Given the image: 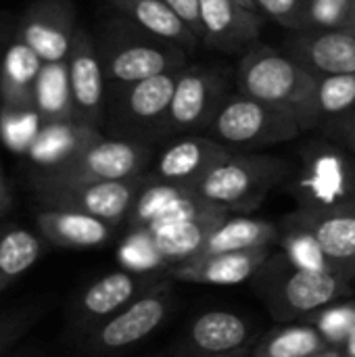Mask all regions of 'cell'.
Here are the masks:
<instances>
[{
  "mask_svg": "<svg viewBox=\"0 0 355 357\" xmlns=\"http://www.w3.org/2000/svg\"><path fill=\"white\" fill-rule=\"evenodd\" d=\"M239 92L291 113L305 130L318 126L316 77L287 52L270 46H251L236 73Z\"/></svg>",
  "mask_w": 355,
  "mask_h": 357,
  "instance_id": "6da1fadb",
  "label": "cell"
},
{
  "mask_svg": "<svg viewBox=\"0 0 355 357\" xmlns=\"http://www.w3.org/2000/svg\"><path fill=\"white\" fill-rule=\"evenodd\" d=\"M255 284L278 324L299 322L310 314L354 295L352 280L345 276L337 272L297 270L285 255L274 253L257 272Z\"/></svg>",
  "mask_w": 355,
  "mask_h": 357,
  "instance_id": "7a4b0ae2",
  "label": "cell"
},
{
  "mask_svg": "<svg viewBox=\"0 0 355 357\" xmlns=\"http://www.w3.org/2000/svg\"><path fill=\"white\" fill-rule=\"evenodd\" d=\"M289 178V165L266 153H230L213 165L195 190L230 213L257 209L268 192Z\"/></svg>",
  "mask_w": 355,
  "mask_h": 357,
  "instance_id": "3957f363",
  "label": "cell"
},
{
  "mask_svg": "<svg viewBox=\"0 0 355 357\" xmlns=\"http://www.w3.org/2000/svg\"><path fill=\"white\" fill-rule=\"evenodd\" d=\"M299 134H303V128L291 113L243 92L228 96L207 128V136L232 153H253L289 142Z\"/></svg>",
  "mask_w": 355,
  "mask_h": 357,
  "instance_id": "277c9868",
  "label": "cell"
},
{
  "mask_svg": "<svg viewBox=\"0 0 355 357\" xmlns=\"http://www.w3.org/2000/svg\"><path fill=\"white\" fill-rule=\"evenodd\" d=\"M98 50L105 67L107 88H111L113 94L146 77L180 71L188 65V52L182 46L161 40L138 25L111 31Z\"/></svg>",
  "mask_w": 355,
  "mask_h": 357,
  "instance_id": "5b68a950",
  "label": "cell"
},
{
  "mask_svg": "<svg viewBox=\"0 0 355 357\" xmlns=\"http://www.w3.org/2000/svg\"><path fill=\"white\" fill-rule=\"evenodd\" d=\"M144 182L146 174L113 182H63L44 178L40 174L31 176L36 199L44 207L88 213L111 226H119L130 218Z\"/></svg>",
  "mask_w": 355,
  "mask_h": 357,
  "instance_id": "8992f818",
  "label": "cell"
},
{
  "mask_svg": "<svg viewBox=\"0 0 355 357\" xmlns=\"http://www.w3.org/2000/svg\"><path fill=\"white\" fill-rule=\"evenodd\" d=\"M299 211H322L355 199V155L333 144L305 151L299 172L289 184Z\"/></svg>",
  "mask_w": 355,
  "mask_h": 357,
  "instance_id": "52a82bcc",
  "label": "cell"
},
{
  "mask_svg": "<svg viewBox=\"0 0 355 357\" xmlns=\"http://www.w3.org/2000/svg\"><path fill=\"white\" fill-rule=\"evenodd\" d=\"M155 159V151L149 142L140 138H96L86 144L75 157L67 163L48 169L36 172L50 180L63 182H113L130 180L149 172Z\"/></svg>",
  "mask_w": 355,
  "mask_h": 357,
  "instance_id": "ba28073f",
  "label": "cell"
},
{
  "mask_svg": "<svg viewBox=\"0 0 355 357\" xmlns=\"http://www.w3.org/2000/svg\"><path fill=\"white\" fill-rule=\"evenodd\" d=\"M172 282L174 280L165 274L121 312L103 322L92 335H88V349L94 354L121 351L159 331L174 312Z\"/></svg>",
  "mask_w": 355,
  "mask_h": 357,
  "instance_id": "9c48e42d",
  "label": "cell"
},
{
  "mask_svg": "<svg viewBox=\"0 0 355 357\" xmlns=\"http://www.w3.org/2000/svg\"><path fill=\"white\" fill-rule=\"evenodd\" d=\"M226 98V79L220 71L201 65H186L178 75L161 134L178 138L207 132Z\"/></svg>",
  "mask_w": 355,
  "mask_h": 357,
  "instance_id": "30bf717a",
  "label": "cell"
},
{
  "mask_svg": "<svg viewBox=\"0 0 355 357\" xmlns=\"http://www.w3.org/2000/svg\"><path fill=\"white\" fill-rule=\"evenodd\" d=\"M167 272H130L117 270L100 276L82 291L71 312V326L77 335H92L103 322L121 312L138 295L151 289Z\"/></svg>",
  "mask_w": 355,
  "mask_h": 357,
  "instance_id": "8fae6325",
  "label": "cell"
},
{
  "mask_svg": "<svg viewBox=\"0 0 355 357\" xmlns=\"http://www.w3.org/2000/svg\"><path fill=\"white\" fill-rule=\"evenodd\" d=\"M67 73L73 100V119L100 130L105 119L107 77L100 50L84 27H77L75 31L71 52L67 56Z\"/></svg>",
  "mask_w": 355,
  "mask_h": 357,
  "instance_id": "7c38bea8",
  "label": "cell"
},
{
  "mask_svg": "<svg viewBox=\"0 0 355 357\" xmlns=\"http://www.w3.org/2000/svg\"><path fill=\"white\" fill-rule=\"evenodd\" d=\"M75 10L69 0H36L23 13L17 36L44 63H63L75 38Z\"/></svg>",
  "mask_w": 355,
  "mask_h": 357,
  "instance_id": "4fadbf2b",
  "label": "cell"
},
{
  "mask_svg": "<svg viewBox=\"0 0 355 357\" xmlns=\"http://www.w3.org/2000/svg\"><path fill=\"white\" fill-rule=\"evenodd\" d=\"M230 153L232 151L207 134L178 136L153 159L149 174L159 182L195 188L203 176Z\"/></svg>",
  "mask_w": 355,
  "mask_h": 357,
  "instance_id": "5bb4252c",
  "label": "cell"
},
{
  "mask_svg": "<svg viewBox=\"0 0 355 357\" xmlns=\"http://www.w3.org/2000/svg\"><path fill=\"white\" fill-rule=\"evenodd\" d=\"M182 71V69H180ZM180 71H167L115 92V123L130 134L161 132Z\"/></svg>",
  "mask_w": 355,
  "mask_h": 357,
  "instance_id": "9a60e30c",
  "label": "cell"
},
{
  "mask_svg": "<svg viewBox=\"0 0 355 357\" xmlns=\"http://www.w3.org/2000/svg\"><path fill=\"white\" fill-rule=\"evenodd\" d=\"M285 52L314 77L355 73V29H297Z\"/></svg>",
  "mask_w": 355,
  "mask_h": 357,
  "instance_id": "2e32d148",
  "label": "cell"
},
{
  "mask_svg": "<svg viewBox=\"0 0 355 357\" xmlns=\"http://www.w3.org/2000/svg\"><path fill=\"white\" fill-rule=\"evenodd\" d=\"M201 40L205 46L234 54L249 50L264 27L266 17L259 10L245 8L232 0H199Z\"/></svg>",
  "mask_w": 355,
  "mask_h": 357,
  "instance_id": "e0dca14e",
  "label": "cell"
},
{
  "mask_svg": "<svg viewBox=\"0 0 355 357\" xmlns=\"http://www.w3.org/2000/svg\"><path fill=\"white\" fill-rule=\"evenodd\" d=\"M289 218L312 230L337 274L355 280V199L322 211L297 209Z\"/></svg>",
  "mask_w": 355,
  "mask_h": 357,
  "instance_id": "ac0fdd59",
  "label": "cell"
},
{
  "mask_svg": "<svg viewBox=\"0 0 355 357\" xmlns=\"http://www.w3.org/2000/svg\"><path fill=\"white\" fill-rule=\"evenodd\" d=\"M270 257H272V247L213 253V255H199L188 261L169 266L165 272L172 280H180V282L232 287L255 278Z\"/></svg>",
  "mask_w": 355,
  "mask_h": 357,
  "instance_id": "d6986e66",
  "label": "cell"
},
{
  "mask_svg": "<svg viewBox=\"0 0 355 357\" xmlns=\"http://www.w3.org/2000/svg\"><path fill=\"white\" fill-rule=\"evenodd\" d=\"M251 326L239 314L211 310L197 316L186 333L184 356L220 357L251 349Z\"/></svg>",
  "mask_w": 355,
  "mask_h": 357,
  "instance_id": "ffe728a7",
  "label": "cell"
},
{
  "mask_svg": "<svg viewBox=\"0 0 355 357\" xmlns=\"http://www.w3.org/2000/svg\"><path fill=\"white\" fill-rule=\"evenodd\" d=\"M44 61L19 38H15L0 59L2 111L36 109V84Z\"/></svg>",
  "mask_w": 355,
  "mask_h": 357,
  "instance_id": "44dd1931",
  "label": "cell"
},
{
  "mask_svg": "<svg viewBox=\"0 0 355 357\" xmlns=\"http://www.w3.org/2000/svg\"><path fill=\"white\" fill-rule=\"evenodd\" d=\"M40 234L54 247L65 249H92L105 245L113 236L111 224L88 213L44 207L36 215Z\"/></svg>",
  "mask_w": 355,
  "mask_h": 357,
  "instance_id": "7402d4cb",
  "label": "cell"
},
{
  "mask_svg": "<svg viewBox=\"0 0 355 357\" xmlns=\"http://www.w3.org/2000/svg\"><path fill=\"white\" fill-rule=\"evenodd\" d=\"M103 132L98 128L71 121H50L42 123L38 136L33 138L27 155L38 165V172L54 169L75 157L86 144L100 138Z\"/></svg>",
  "mask_w": 355,
  "mask_h": 357,
  "instance_id": "603a6c76",
  "label": "cell"
},
{
  "mask_svg": "<svg viewBox=\"0 0 355 357\" xmlns=\"http://www.w3.org/2000/svg\"><path fill=\"white\" fill-rule=\"evenodd\" d=\"M128 21L140 29L167 40L184 50L201 44V38L186 25V21L163 0H109Z\"/></svg>",
  "mask_w": 355,
  "mask_h": 357,
  "instance_id": "cb8c5ba5",
  "label": "cell"
},
{
  "mask_svg": "<svg viewBox=\"0 0 355 357\" xmlns=\"http://www.w3.org/2000/svg\"><path fill=\"white\" fill-rule=\"evenodd\" d=\"M228 215H232V213L222 211V213L174 222V224H165V226H157V228H149V230L155 238V245H157L163 261L169 268V266H176V264L197 257L201 253L205 241L209 238V234Z\"/></svg>",
  "mask_w": 355,
  "mask_h": 357,
  "instance_id": "d4e9b609",
  "label": "cell"
},
{
  "mask_svg": "<svg viewBox=\"0 0 355 357\" xmlns=\"http://www.w3.org/2000/svg\"><path fill=\"white\" fill-rule=\"evenodd\" d=\"M280 238V230L276 224L249 218L245 213H232L205 241L199 255H213V253H230V251H249V249H264L274 247ZM197 255V257H199Z\"/></svg>",
  "mask_w": 355,
  "mask_h": 357,
  "instance_id": "484cf974",
  "label": "cell"
},
{
  "mask_svg": "<svg viewBox=\"0 0 355 357\" xmlns=\"http://www.w3.org/2000/svg\"><path fill=\"white\" fill-rule=\"evenodd\" d=\"M331 349L322 335L308 322H289L270 331L251 349V357H314Z\"/></svg>",
  "mask_w": 355,
  "mask_h": 357,
  "instance_id": "4316f807",
  "label": "cell"
},
{
  "mask_svg": "<svg viewBox=\"0 0 355 357\" xmlns=\"http://www.w3.org/2000/svg\"><path fill=\"white\" fill-rule=\"evenodd\" d=\"M42 253V241L27 228L0 226V295L19 280Z\"/></svg>",
  "mask_w": 355,
  "mask_h": 357,
  "instance_id": "83f0119b",
  "label": "cell"
},
{
  "mask_svg": "<svg viewBox=\"0 0 355 357\" xmlns=\"http://www.w3.org/2000/svg\"><path fill=\"white\" fill-rule=\"evenodd\" d=\"M36 109L44 123L73 119V100L69 88L67 61L44 63L36 84Z\"/></svg>",
  "mask_w": 355,
  "mask_h": 357,
  "instance_id": "f1b7e54d",
  "label": "cell"
},
{
  "mask_svg": "<svg viewBox=\"0 0 355 357\" xmlns=\"http://www.w3.org/2000/svg\"><path fill=\"white\" fill-rule=\"evenodd\" d=\"M278 245H280L282 255L287 257V261L297 270L335 272L333 264L328 261L324 249L320 247V243L312 234V230H308L299 222L291 220L289 215L285 218V228L280 230Z\"/></svg>",
  "mask_w": 355,
  "mask_h": 357,
  "instance_id": "f546056e",
  "label": "cell"
},
{
  "mask_svg": "<svg viewBox=\"0 0 355 357\" xmlns=\"http://www.w3.org/2000/svg\"><path fill=\"white\" fill-rule=\"evenodd\" d=\"M316 117L318 126L341 121L355 113V73L316 77Z\"/></svg>",
  "mask_w": 355,
  "mask_h": 357,
  "instance_id": "4dcf8cb0",
  "label": "cell"
},
{
  "mask_svg": "<svg viewBox=\"0 0 355 357\" xmlns=\"http://www.w3.org/2000/svg\"><path fill=\"white\" fill-rule=\"evenodd\" d=\"M303 322L312 324L328 343V347L343 349L355 333V299L335 301L310 314L308 318H303Z\"/></svg>",
  "mask_w": 355,
  "mask_h": 357,
  "instance_id": "1f68e13d",
  "label": "cell"
},
{
  "mask_svg": "<svg viewBox=\"0 0 355 357\" xmlns=\"http://www.w3.org/2000/svg\"><path fill=\"white\" fill-rule=\"evenodd\" d=\"M119 259L126 270L130 272H165L167 264L163 261L151 230L146 228H132L130 234L123 238L119 247Z\"/></svg>",
  "mask_w": 355,
  "mask_h": 357,
  "instance_id": "d6a6232c",
  "label": "cell"
},
{
  "mask_svg": "<svg viewBox=\"0 0 355 357\" xmlns=\"http://www.w3.org/2000/svg\"><path fill=\"white\" fill-rule=\"evenodd\" d=\"M355 0H308L299 29H354Z\"/></svg>",
  "mask_w": 355,
  "mask_h": 357,
  "instance_id": "836d02e7",
  "label": "cell"
},
{
  "mask_svg": "<svg viewBox=\"0 0 355 357\" xmlns=\"http://www.w3.org/2000/svg\"><path fill=\"white\" fill-rule=\"evenodd\" d=\"M42 117L38 109L25 111H2L0 117V134L6 146L15 153H27L33 138L42 128Z\"/></svg>",
  "mask_w": 355,
  "mask_h": 357,
  "instance_id": "e575fe53",
  "label": "cell"
},
{
  "mask_svg": "<svg viewBox=\"0 0 355 357\" xmlns=\"http://www.w3.org/2000/svg\"><path fill=\"white\" fill-rule=\"evenodd\" d=\"M255 4L266 19L297 31L301 27L308 0H255Z\"/></svg>",
  "mask_w": 355,
  "mask_h": 357,
  "instance_id": "d590c367",
  "label": "cell"
},
{
  "mask_svg": "<svg viewBox=\"0 0 355 357\" xmlns=\"http://www.w3.org/2000/svg\"><path fill=\"white\" fill-rule=\"evenodd\" d=\"M33 320H36V316L31 310L0 316V357L4 356L6 349H10L29 331Z\"/></svg>",
  "mask_w": 355,
  "mask_h": 357,
  "instance_id": "8d00e7d4",
  "label": "cell"
},
{
  "mask_svg": "<svg viewBox=\"0 0 355 357\" xmlns=\"http://www.w3.org/2000/svg\"><path fill=\"white\" fill-rule=\"evenodd\" d=\"M163 2L167 6H172L186 21V25L201 38V4H199V0H163Z\"/></svg>",
  "mask_w": 355,
  "mask_h": 357,
  "instance_id": "74e56055",
  "label": "cell"
},
{
  "mask_svg": "<svg viewBox=\"0 0 355 357\" xmlns=\"http://www.w3.org/2000/svg\"><path fill=\"white\" fill-rule=\"evenodd\" d=\"M339 132H341V138H343L345 146L355 155V113L347 115L345 119H341Z\"/></svg>",
  "mask_w": 355,
  "mask_h": 357,
  "instance_id": "f35d334b",
  "label": "cell"
},
{
  "mask_svg": "<svg viewBox=\"0 0 355 357\" xmlns=\"http://www.w3.org/2000/svg\"><path fill=\"white\" fill-rule=\"evenodd\" d=\"M13 207V192H10V186L2 174V167H0V215L8 213Z\"/></svg>",
  "mask_w": 355,
  "mask_h": 357,
  "instance_id": "ab89813d",
  "label": "cell"
},
{
  "mask_svg": "<svg viewBox=\"0 0 355 357\" xmlns=\"http://www.w3.org/2000/svg\"><path fill=\"white\" fill-rule=\"evenodd\" d=\"M341 351L345 354V357H355V333L352 335V339L345 343V347H343Z\"/></svg>",
  "mask_w": 355,
  "mask_h": 357,
  "instance_id": "60d3db41",
  "label": "cell"
},
{
  "mask_svg": "<svg viewBox=\"0 0 355 357\" xmlns=\"http://www.w3.org/2000/svg\"><path fill=\"white\" fill-rule=\"evenodd\" d=\"M314 357H345V354L341 351V349H326V351H322V354H318V356Z\"/></svg>",
  "mask_w": 355,
  "mask_h": 357,
  "instance_id": "b9f144b4",
  "label": "cell"
},
{
  "mask_svg": "<svg viewBox=\"0 0 355 357\" xmlns=\"http://www.w3.org/2000/svg\"><path fill=\"white\" fill-rule=\"evenodd\" d=\"M232 2H236V4H241V6H245V8L259 10V8H257V4H255V0H232Z\"/></svg>",
  "mask_w": 355,
  "mask_h": 357,
  "instance_id": "7bdbcfd3",
  "label": "cell"
},
{
  "mask_svg": "<svg viewBox=\"0 0 355 357\" xmlns=\"http://www.w3.org/2000/svg\"><path fill=\"white\" fill-rule=\"evenodd\" d=\"M253 349V347H251ZM251 349H245V351H239V354H232V356H220V357H251ZM180 357H203V356H180Z\"/></svg>",
  "mask_w": 355,
  "mask_h": 357,
  "instance_id": "ee69618b",
  "label": "cell"
},
{
  "mask_svg": "<svg viewBox=\"0 0 355 357\" xmlns=\"http://www.w3.org/2000/svg\"><path fill=\"white\" fill-rule=\"evenodd\" d=\"M0 117H2V94H0Z\"/></svg>",
  "mask_w": 355,
  "mask_h": 357,
  "instance_id": "f6af8a7d",
  "label": "cell"
},
{
  "mask_svg": "<svg viewBox=\"0 0 355 357\" xmlns=\"http://www.w3.org/2000/svg\"><path fill=\"white\" fill-rule=\"evenodd\" d=\"M354 29H355V27H354Z\"/></svg>",
  "mask_w": 355,
  "mask_h": 357,
  "instance_id": "bcb514c9",
  "label": "cell"
}]
</instances>
